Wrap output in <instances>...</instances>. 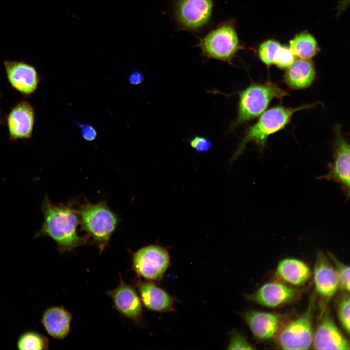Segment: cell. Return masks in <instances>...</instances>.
Masks as SVG:
<instances>
[{
  "mask_svg": "<svg viewBox=\"0 0 350 350\" xmlns=\"http://www.w3.org/2000/svg\"><path fill=\"white\" fill-rule=\"evenodd\" d=\"M228 350H252L254 348L245 338L238 332H234L231 335Z\"/></svg>",
  "mask_w": 350,
  "mask_h": 350,
  "instance_id": "484cf974",
  "label": "cell"
},
{
  "mask_svg": "<svg viewBox=\"0 0 350 350\" xmlns=\"http://www.w3.org/2000/svg\"><path fill=\"white\" fill-rule=\"evenodd\" d=\"M289 48L295 56L304 59H310L319 51L315 38L306 32L297 35L290 40Z\"/></svg>",
  "mask_w": 350,
  "mask_h": 350,
  "instance_id": "7402d4cb",
  "label": "cell"
},
{
  "mask_svg": "<svg viewBox=\"0 0 350 350\" xmlns=\"http://www.w3.org/2000/svg\"><path fill=\"white\" fill-rule=\"evenodd\" d=\"M106 294L121 315L137 324L141 321L142 303L140 298L135 289L126 283L121 277L119 285Z\"/></svg>",
  "mask_w": 350,
  "mask_h": 350,
  "instance_id": "8fae6325",
  "label": "cell"
},
{
  "mask_svg": "<svg viewBox=\"0 0 350 350\" xmlns=\"http://www.w3.org/2000/svg\"><path fill=\"white\" fill-rule=\"evenodd\" d=\"M276 272L284 281L295 285H300L306 282L311 274L308 265L300 260L293 258L280 261Z\"/></svg>",
  "mask_w": 350,
  "mask_h": 350,
  "instance_id": "44dd1931",
  "label": "cell"
},
{
  "mask_svg": "<svg viewBox=\"0 0 350 350\" xmlns=\"http://www.w3.org/2000/svg\"><path fill=\"white\" fill-rule=\"evenodd\" d=\"M137 287L142 303L147 309L156 312L173 310V298L154 283L150 281H139Z\"/></svg>",
  "mask_w": 350,
  "mask_h": 350,
  "instance_id": "e0dca14e",
  "label": "cell"
},
{
  "mask_svg": "<svg viewBox=\"0 0 350 350\" xmlns=\"http://www.w3.org/2000/svg\"><path fill=\"white\" fill-rule=\"evenodd\" d=\"M71 315L63 307L53 306L43 313L41 322L48 333L52 337L62 339L70 331Z\"/></svg>",
  "mask_w": 350,
  "mask_h": 350,
  "instance_id": "d6986e66",
  "label": "cell"
},
{
  "mask_svg": "<svg viewBox=\"0 0 350 350\" xmlns=\"http://www.w3.org/2000/svg\"><path fill=\"white\" fill-rule=\"evenodd\" d=\"M212 8V0H176L175 19L183 30H198L210 20Z\"/></svg>",
  "mask_w": 350,
  "mask_h": 350,
  "instance_id": "ba28073f",
  "label": "cell"
},
{
  "mask_svg": "<svg viewBox=\"0 0 350 350\" xmlns=\"http://www.w3.org/2000/svg\"><path fill=\"white\" fill-rule=\"evenodd\" d=\"M258 55L266 65H275L282 69L290 66L295 56L289 47L283 46L273 40H267L260 45Z\"/></svg>",
  "mask_w": 350,
  "mask_h": 350,
  "instance_id": "ffe728a7",
  "label": "cell"
},
{
  "mask_svg": "<svg viewBox=\"0 0 350 350\" xmlns=\"http://www.w3.org/2000/svg\"><path fill=\"white\" fill-rule=\"evenodd\" d=\"M315 298H312L303 314L285 326L279 333L278 341L284 350H306L311 346L313 338L312 321Z\"/></svg>",
  "mask_w": 350,
  "mask_h": 350,
  "instance_id": "8992f818",
  "label": "cell"
},
{
  "mask_svg": "<svg viewBox=\"0 0 350 350\" xmlns=\"http://www.w3.org/2000/svg\"><path fill=\"white\" fill-rule=\"evenodd\" d=\"M328 256L335 265L341 288L349 292L350 291V266L338 261L331 253L329 252Z\"/></svg>",
  "mask_w": 350,
  "mask_h": 350,
  "instance_id": "cb8c5ba5",
  "label": "cell"
},
{
  "mask_svg": "<svg viewBox=\"0 0 350 350\" xmlns=\"http://www.w3.org/2000/svg\"><path fill=\"white\" fill-rule=\"evenodd\" d=\"M314 105V104H312L296 107H287L279 105L263 112L257 122L247 130L232 160L235 159L243 153L246 144L249 142H254L260 150L262 151L268 138L284 128L290 122L293 115L296 112L311 108Z\"/></svg>",
  "mask_w": 350,
  "mask_h": 350,
  "instance_id": "3957f363",
  "label": "cell"
},
{
  "mask_svg": "<svg viewBox=\"0 0 350 350\" xmlns=\"http://www.w3.org/2000/svg\"><path fill=\"white\" fill-rule=\"evenodd\" d=\"M143 78L141 74L137 72L133 73L130 77V82L134 85H137L143 81Z\"/></svg>",
  "mask_w": 350,
  "mask_h": 350,
  "instance_id": "f1b7e54d",
  "label": "cell"
},
{
  "mask_svg": "<svg viewBox=\"0 0 350 350\" xmlns=\"http://www.w3.org/2000/svg\"><path fill=\"white\" fill-rule=\"evenodd\" d=\"M18 350H47L49 347V339L45 335L35 331H27L21 334L17 342Z\"/></svg>",
  "mask_w": 350,
  "mask_h": 350,
  "instance_id": "603a6c76",
  "label": "cell"
},
{
  "mask_svg": "<svg viewBox=\"0 0 350 350\" xmlns=\"http://www.w3.org/2000/svg\"><path fill=\"white\" fill-rule=\"evenodd\" d=\"M82 135L86 140L90 141L96 138L97 134L93 127L86 125L82 127Z\"/></svg>",
  "mask_w": 350,
  "mask_h": 350,
  "instance_id": "83f0119b",
  "label": "cell"
},
{
  "mask_svg": "<svg viewBox=\"0 0 350 350\" xmlns=\"http://www.w3.org/2000/svg\"><path fill=\"white\" fill-rule=\"evenodd\" d=\"M77 211L81 230L86 232L101 253L108 245L110 239L120 221L119 216L108 206L105 201L92 203L85 199Z\"/></svg>",
  "mask_w": 350,
  "mask_h": 350,
  "instance_id": "7a4b0ae2",
  "label": "cell"
},
{
  "mask_svg": "<svg viewBox=\"0 0 350 350\" xmlns=\"http://www.w3.org/2000/svg\"><path fill=\"white\" fill-rule=\"evenodd\" d=\"M76 202L70 200L55 205L46 195L41 206L43 222L35 237L51 238L56 243L57 249L61 253L88 244L90 238L87 235L81 236L77 232L80 220L75 206Z\"/></svg>",
  "mask_w": 350,
  "mask_h": 350,
  "instance_id": "6da1fadb",
  "label": "cell"
},
{
  "mask_svg": "<svg viewBox=\"0 0 350 350\" xmlns=\"http://www.w3.org/2000/svg\"><path fill=\"white\" fill-rule=\"evenodd\" d=\"M170 256L165 248L151 245L140 248L132 256V267L136 273L146 280H158L165 273Z\"/></svg>",
  "mask_w": 350,
  "mask_h": 350,
  "instance_id": "52a82bcc",
  "label": "cell"
},
{
  "mask_svg": "<svg viewBox=\"0 0 350 350\" xmlns=\"http://www.w3.org/2000/svg\"><path fill=\"white\" fill-rule=\"evenodd\" d=\"M6 121L11 140L30 139L35 122L34 108L26 101L19 102L11 109Z\"/></svg>",
  "mask_w": 350,
  "mask_h": 350,
  "instance_id": "7c38bea8",
  "label": "cell"
},
{
  "mask_svg": "<svg viewBox=\"0 0 350 350\" xmlns=\"http://www.w3.org/2000/svg\"><path fill=\"white\" fill-rule=\"evenodd\" d=\"M243 316L253 334L259 339H269L278 331L281 315L274 313L249 311Z\"/></svg>",
  "mask_w": 350,
  "mask_h": 350,
  "instance_id": "2e32d148",
  "label": "cell"
},
{
  "mask_svg": "<svg viewBox=\"0 0 350 350\" xmlns=\"http://www.w3.org/2000/svg\"><path fill=\"white\" fill-rule=\"evenodd\" d=\"M338 315L340 321L348 334L350 333V296L345 294L338 303Z\"/></svg>",
  "mask_w": 350,
  "mask_h": 350,
  "instance_id": "d4e9b609",
  "label": "cell"
},
{
  "mask_svg": "<svg viewBox=\"0 0 350 350\" xmlns=\"http://www.w3.org/2000/svg\"><path fill=\"white\" fill-rule=\"evenodd\" d=\"M198 46L207 58L231 63L240 48L233 22L229 20L220 24L201 38Z\"/></svg>",
  "mask_w": 350,
  "mask_h": 350,
  "instance_id": "5b68a950",
  "label": "cell"
},
{
  "mask_svg": "<svg viewBox=\"0 0 350 350\" xmlns=\"http://www.w3.org/2000/svg\"><path fill=\"white\" fill-rule=\"evenodd\" d=\"M313 336L316 350H349V341L338 329L330 312L325 310Z\"/></svg>",
  "mask_w": 350,
  "mask_h": 350,
  "instance_id": "4fadbf2b",
  "label": "cell"
},
{
  "mask_svg": "<svg viewBox=\"0 0 350 350\" xmlns=\"http://www.w3.org/2000/svg\"><path fill=\"white\" fill-rule=\"evenodd\" d=\"M190 144L192 148L199 153L207 152L212 146V143L210 140L205 137L198 136L191 140Z\"/></svg>",
  "mask_w": 350,
  "mask_h": 350,
  "instance_id": "4316f807",
  "label": "cell"
},
{
  "mask_svg": "<svg viewBox=\"0 0 350 350\" xmlns=\"http://www.w3.org/2000/svg\"><path fill=\"white\" fill-rule=\"evenodd\" d=\"M333 162L328 173L321 177L340 183L349 198L350 195V145L341 132L340 126L335 128Z\"/></svg>",
  "mask_w": 350,
  "mask_h": 350,
  "instance_id": "9c48e42d",
  "label": "cell"
},
{
  "mask_svg": "<svg viewBox=\"0 0 350 350\" xmlns=\"http://www.w3.org/2000/svg\"></svg>",
  "mask_w": 350,
  "mask_h": 350,
  "instance_id": "f546056e",
  "label": "cell"
},
{
  "mask_svg": "<svg viewBox=\"0 0 350 350\" xmlns=\"http://www.w3.org/2000/svg\"><path fill=\"white\" fill-rule=\"evenodd\" d=\"M3 64L7 80L12 88L25 96L35 92L40 77L33 66L18 61L5 60Z\"/></svg>",
  "mask_w": 350,
  "mask_h": 350,
  "instance_id": "30bf717a",
  "label": "cell"
},
{
  "mask_svg": "<svg viewBox=\"0 0 350 350\" xmlns=\"http://www.w3.org/2000/svg\"><path fill=\"white\" fill-rule=\"evenodd\" d=\"M287 95L286 91L270 81L252 83L239 93L237 116L231 129L261 115L273 99L281 100Z\"/></svg>",
  "mask_w": 350,
  "mask_h": 350,
  "instance_id": "277c9868",
  "label": "cell"
},
{
  "mask_svg": "<svg viewBox=\"0 0 350 350\" xmlns=\"http://www.w3.org/2000/svg\"><path fill=\"white\" fill-rule=\"evenodd\" d=\"M286 69L284 81L293 89L306 88L312 85L315 78V68L310 59H295Z\"/></svg>",
  "mask_w": 350,
  "mask_h": 350,
  "instance_id": "ac0fdd59",
  "label": "cell"
},
{
  "mask_svg": "<svg viewBox=\"0 0 350 350\" xmlns=\"http://www.w3.org/2000/svg\"><path fill=\"white\" fill-rule=\"evenodd\" d=\"M314 281L316 291L326 302L334 295L339 285L335 268L322 252L317 255Z\"/></svg>",
  "mask_w": 350,
  "mask_h": 350,
  "instance_id": "5bb4252c",
  "label": "cell"
},
{
  "mask_svg": "<svg viewBox=\"0 0 350 350\" xmlns=\"http://www.w3.org/2000/svg\"><path fill=\"white\" fill-rule=\"evenodd\" d=\"M299 291L278 282H270L261 286L247 296V298L263 306L277 307L295 299Z\"/></svg>",
  "mask_w": 350,
  "mask_h": 350,
  "instance_id": "9a60e30c",
  "label": "cell"
}]
</instances>
